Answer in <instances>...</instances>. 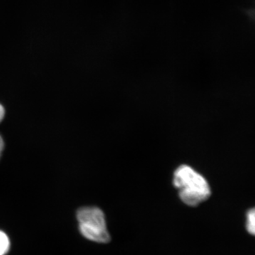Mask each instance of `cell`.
Returning <instances> with one entry per match:
<instances>
[{"instance_id": "1", "label": "cell", "mask_w": 255, "mask_h": 255, "mask_svg": "<svg viewBox=\"0 0 255 255\" xmlns=\"http://www.w3.org/2000/svg\"><path fill=\"white\" fill-rule=\"evenodd\" d=\"M173 183L181 200L188 206L199 205L211 196V188L205 178L189 166L182 165L177 169Z\"/></svg>"}, {"instance_id": "2", "label": "cell", "mask_w": 255, "mask_h": 255, "mask_svg": "<svg viewBox=\"0 0 255 255\" xmlns=\"http://www.w3.org/2000/svg\"><path fill=\"white\" fill-rule=\"evenodd\" d=\"M79 229L82 236L89 241L107 243L111 236L107 229L105 214L97 207H84L77 213Z\"/></svg>"}, {"instance_id": "3", "label": "cell", "mask_w": 255, "mask_h": 255, "mask_svg": "<svg viewBox=\"0 0 255 255\" xmlns=\"http://www.w3.org/2000/svg\"><path fill=\"white\" fill-rule=\"evenodd\" d=\"M245 225L247 232L253 237H255V206L247 211Z\"/></svg>"}, {"instance_id": "4", "label": "cell", "mask_w": 255, "mask_h": 255, "mask_svg": "<svg viewBox=\"0 0 255 255\" xmlns=\"http://www.w3.org/2000/svg\"><path fill=\"white\" fill-rule=\"evenodd\" d=\"M10 241L7 235L0 231V255H5L9 251Z\"/></svg>"}, {"instance_id": "5", "label": "cell", "mask_w": 255, "mask_h": 255, "mask_svg": "<svg viewBox=\"0 0 255 255\" xmlns=\"http://www.w3.org/2000/svg\"><path fill=\"white\" fill-rule=\"evenodd\" d=\"M5 115V110L4 107L2 105H0V123H1V121L4 119Z\"/></svg>"}, {"instance_id": "6", "label": "cell", "mask_w": 255, "mask_h": 255, "mask_svg": "<svg viewBox=\"0 0 255 255\" xmlns=\"http://www.w3.org/2000/svg\"><path fill=\"white\" fill-rule=\"evenodd\" d=\"M4 140H3L2 137L0 135V156H1V152H2L3 149H4Z\"/></svg>"}]
</instances>
